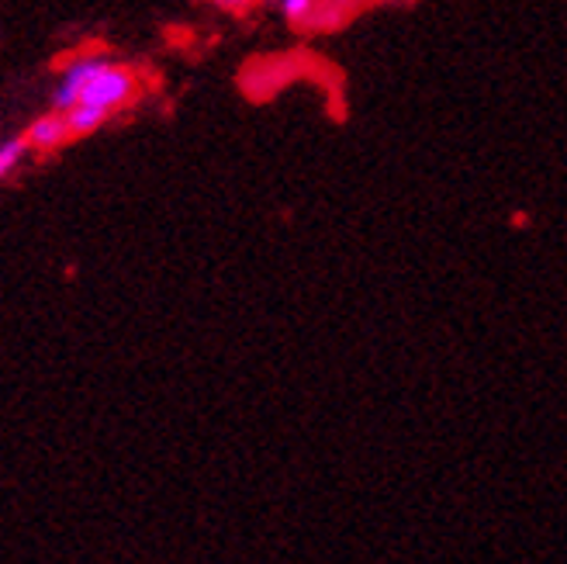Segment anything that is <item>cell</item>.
<instances>
[{
  "instance_id": "obj_1",
  "label": "cell",
  "mask_w": 567,
  "mask_h": 564,
  "mask_svg": "<svg viewBox=\"0 0 567 564\" xmlns=\"http://www.w3.org/2000/svg\"><path fill=\"white\" fill-rule=\"evenodd\" d=\"M135 94H138L135 70H128L122 63H111L107 55H101V60L94 63V70L87 73V80H83L76 104H87V107L104 111V115H115V111H122L135 101Z\"/></svg>"
},
{
  "instance_id": "obj_3",
  "label": "cell",
  "mask_w": 567,
  "mask_h": 564,
  "mask_svg": "<svg viewBox=\"0 0 567 564\" xmlns=\"http://www.w3.org/2000/svg\"><path fill=\"white\" fill-rule=\"evenodd\" d=\"M63 119H66L70 135H73V139H80V135L97 132L111 115H104V111H97V107H87V104H73V107H66V111H63Z\"/></svg>"
},
{
  "instance_id": "obj_5",
  "label": "cell",
  "mask_w": 567,
  "mask_h": 564,
  "mask_svg": "<svg viewBox=\"0 0 567 564\" xmlns=\"http://www.w3.org/2000/svg\"><path fill=\"white\" fill-rule=\"evenodd\" d=\"M24 153H28L24 139H11V143L0 146V181H8L18 171V163L24 160Z\"/></svg>"
},
{
  "instance_id": "obj_6",
  "label": "cell",
  "mask_w": 567,
  "mask_h": 564,
  "mask_svg": "<svg viewBox=\"0 0 567 564\" xmlns=\"http://www.w3.org/2000/svg\"><path fill=\"white\" fill-rule=\"evenodd\" d=\"M212 4H218L221 11H233V14H243V11H249L252 4H260V0H212Z\"/></svg>"
},
{
  "instance_id": "obj_2",
  "label": "cell",
  "mask_w": 567,
  "mask_h": 564,
  "mask_svg": "<svg viewBox=\"0 0 567 564\" xmlns=\"http://www.w3.org/2000/svg\"><path fill=\"white\" fill-rule=\"evenodd\" d=\"M24 146L28 150H35V153H52V150H60L63 143H70V129H66V119H63V111H49V115L35 119L32 125L24 129Z\"/></svg>"
},
{
  "instance_id": "obj_4",
  "label": "cell",
  "mask_w": 567,
  "mask_h": 564,
  "mask_svg": "<svg viewBox=\"0 0 567 564\" xmlns=\"http://www.w3.org/2000/svg\"><path fill=\"white\" fill-rule=\"evenodd\" d=\"M316 11H319V0H280V14L288 18V24H295V28L311 24Z\"/></svg>"
}]
</instances>
